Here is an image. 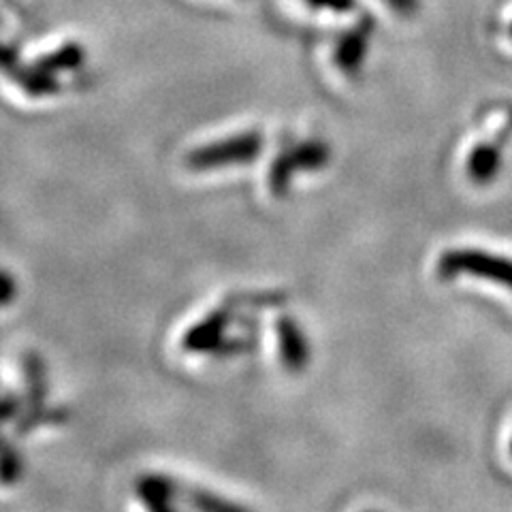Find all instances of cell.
Instances as JSON below:
<instances>
[{
  "label": "cell",
  "mask_w": 512,
  "mask_h": 512,
  "mask_svg": "<svg viewBox=\"0 0 512 512\" xmlns=\"http://www.w3.org/2000/svg\"><path fill=\"white\" fill-rule=\"evenodd\" d=\"M263 152V135L250 131L235 135L231 139H222L207 143V146L195 148L186 156V165L195 171H210L229 165H248Z\"/></svg>",
  "instance_id": "6da1fadb"
},
{
  "label": "cell",
  "mask_w": 512,
  "mask_h": 512,
  "mask_svg": "<svg viewBox=\"0 0 512 512\" xmlns=\"http://www.w3.org/2000/svg\"><path fill=\"white\" fill-rule=\"evenodd\" d=\"M438 271L442 278H455L466 274L512 288V261L483 250L463 248L446 252L438 263Z\"/></svg>",
  "instance_id": "7a4b0ae2"
},
{
  "label": "cell",
  "mask_w": 512,
  "mask_h": 512,
  "mask_svg": "<svg viewBox=\"0 0 512 512\" xmlns=\"http://www.w3.org/2000/svg\"><path fill=\"white\" fill-rule=\"evenodd\" d=\"M231 323V310L218 308L207 314L203 320L188 329L182 338V348L186 352H214L222 346L224 331Z\"/></svg>",
  "instance_id": "3957f363"
},
{
  "label": "cell",
  "mask_w": 512,
  "mask_h": 512,
  "mask_svg": "<svg viewBox=\"0 0 512 512\" xmlns=\"http://www.w3.org/2000/svg\"><path fill=\"white\" fill-rule=\"evenodd\" d=\"M374 24L370 20H363L355 28L346 30L335 45V64L346 75H357L363 67V60L367 56V47H370Z\"/></svg>",
  "instance_id": "277c9868"
},
{
  "label": "cell",
  "mask_w": 512,
  "mask_h": 512,
  "mask_svg": "<svg viewBox=\"0 0 512 512\" xmlns=\"http://www.w3.org/2000/svg\"><path fill=\"white\" fill-rule=\"evenodd\" d=\"M276 331L280 342V357L286 370H303L310 359V348L306 344V338H303L297 320L291 316H280L276 323Z\"/></svg>",
  "instance_id": "5b68a950"
},
{
  "label": "cell",
  "mask_w": 512,
  "mask_h": 512,
  "mask_svg": "<svg viewBox=\"0 0 512 512\" xmlns=\"http://www.w3.org/2000/svg\"><path fill=\"white\" fill-rule=\"evenodd\" d=\"M3 69L13 79V82L18 84L24 92H28L30 96H47V94H56L60 90L54 73L39 69L37 64H32V67H22L20 60H15Z\"/></svg>",
  "instance_id": "8992f818"
},
{
  "label": "cell",
  "mask_w": 512,
  "mask_h": 512,
  "mask_svg": "<svg viewBox=\"0 0 512 512\" xmlns=\"http://www.w3.org/2000/svg\"><path fill=\"white\" fill-rule=\"evenodd\" d=\"M175 485L165 476H143L137 483L139 500L154 512H165L173 508Z\"/></svg>",
  "instance_id": "52a82bcc"
},
{
  "label": "cell",
  "mask_w": 512,
  "mask_h": 512,
  "mask_svg": "<svg viewBox=\"0 0 512 512\" xmlns=\"http://www.w3.org/2000/svg\"><path fill=\"white\" fill-rule=\"evenodd\" d=\"M288 160L295 171L306 169V171H316L323 169L329 163V146L323 141H306L299 143V146H293L284 150Z\"/></svg>",
  "instance_id": "ba28073f"
},
{
  "label": "cell",
  "mask_w": 512,
  "mask_h": 512,
  "mask_svg": "<svg viewBox=\"0 0 512 512\" xmlns=\"http://www.w3.org/2000/svg\"><path fill=\"white\" fill-rule=\"evenodd\" d=\"M84 47L79 43H64L56 52L39 58L35 64L43 71L58 73V71H75L84 64Z\"/></svg>",
  "instance_id": "9c48e42d"
},
{
  "label": "cell",
  "mask_w": 512,
  "mask_h": 512,
  "mask_svg": "<svg viewBox=\"0 0 512 512\" xmlns=\"http://www.w3.org/2000/svg\"><path fill=\"white\" fill-rule=\"evenodd\" d=\"M498 167H500V150L495 146H478L470 154L468 175L472 178V182L485 184L495 178Z\"/></svg>",
  "instance_id": "30bf717a"
},
{
  "label": "cell",
  "mask_w": 512,
  "mask_h": 512,
  "mask_svg": "<svg viewBox=\"0 0 512 512\" xmlns=\"http://www.w3.org/2000/svg\"><path fill=\"white\" fill-rule=\"evenodd\" d=\"M295 175V169L291 165V160H288L286 152H282L276 160L274 165H271L269 171V190L274 197H284L288 192V184H291Z\"/></svg>",
  "instance_id": "8fae6325"
},
{
  "label": "cell",
  "mask_w": 512,
  "mask_h": 512,
  "mask_svg": "<svg viewBox=\"0 0 512 512\" xmlns=\"http://www.w3.org/2000/svg\"><path fill=\"white\" fill-rule=\"evenodd\" d=\"M192 504H195L197 508H203V510H224V508H237L235 504H229V502H222V500H216L212 493H203V491H197L195 495H190Z\"/></svg>",
  "instance_id": "7c38bea8"
},
{
  "label": "cell",
  "mask_w": 512,
  "mask_h": 512,
  "mask_svg": "<svg viewBox=\"0 0 512 512\" xmlns=\"http://www.w3.org/2000/svg\"><path fill=\"white\" fill-rule=\"evenodd\" d=\"M18 472H20V459L15 457V453L11 451V446L5 444V448H3V480H5V485L13 483L15 476H18Z\"/></svg>",
  "instance_id": "4fadbf2b"
},
{
  "label": "cell",
  "mask_w": 512,
  "mask_h": 512,
  "mask_svg": "<svg viewBox=\"0 0 512 512\" xmlns=\"http://www.w3.org/2000/svg\"><path fill=\"white\" fill-rule=\"evenodd\" d=\"M306 3L316 9H325L333 13H348L357 7V0H306Z\"/></svg>",
  "instance_id": "5bb4252c"
},
{
  "label": "cell",
  "mask_w": 512,
  "mask_h": 512,
  "mask_svg": "<svg viewBox=\"0 0 512 512\" xmlns=\"http://www.w3.org/2000/svg\"><path fill=\"white\" fill-rule=\"evenodd\" d=\"M384 3L402 15H412L419 11V0H384Z\"/></svg>",
  "instance_id": "9a60e30c"
},
{
  "label": "cell",
  "mask_w": 512,
  "mask_h": 512,
  "mask_svg": "<svg viewBox=\"0 0 512 512\" xmlns=\"http://www.w3.org/2000/svg\"><path fill=\"white\" fill-rule=\"evenodd\" d=\"M11 297H13V278H11L9 271H5V274H3V303H5V306H9Z\"/></svg>",
  "instance_id": "2e32d148"
},
{
  "label": "cell",
  "mask_w": 512,
  "mask_h": 512,
  "mask_svg": "<svg viewBox=\"0 0 512 512\" xmlns=\"http://www.w3.org/2000/svg\"><path fill=\"white\" fill-rule=\"evenodd\" d=\"M13 412H15V410H13V397L7 393V395H5V402H3V419L9 421L11 416H13Z\"/></svg>",
  "instance_id": "e0dca14e"
},
{
  "label": "cell",
  "mask_w": 512,
  "mask_h": 512,
  "mask_svg": "<svg viewBox=\"0 0 512 512\" xmlns=\"http://www.w3.org/2000/svg\"><path fill=\"white\" fill-rule=\"evenodd\" d=\"M508 37L512 39V22H510V26H508Z\"/></svg>",
  "instance_id": "ac0fdd59"
}]
</instances>
